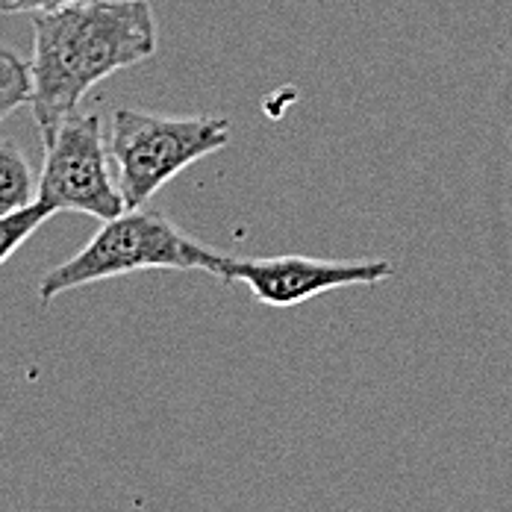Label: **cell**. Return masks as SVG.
I'll use <instances>...</instances> for the list:
<instances>
[{
    "instance_id": "1",
    "label": "cell",
    "mask_w": 512,
    "mask_h": 512,
    "mask_svg": "<svg viewBox=\"0 0 512 512\" xmlns=\"http://www.w3.org/2000/svg\"><path fill=\"white\" fill-rule=\"evenodd\" d=\"M148 0H80L33 15L30 109L42 142L109 74L156 53Z\"/></svg>"
},
{
    "instance_id": "7",
    "label": "cell",
    "mask_w": 512,
    "mask_h": 512,
    "mask_svg": "<svg viewBox=\"0 0 512 512\" xmlns=\"http://www.w3.org/2000/svg\"><path fill=\"white\" fill-rule=\"evenodd\" d=\"M33 80H30V62L9 48L0 45V121L9 118L18 106L30 103Z\"/></svg>"
},
{
    "instance_id": "5",
    "label": "cell",
    "mask_w": 512,
    "mask_h": 512,
    "mask_svg": "<svg viewBox=\"0 0 512 512\" xmlns=\"http://www.w3.org/2000/svg\"><path fill=\"white\" fill-rule=\"evenodd\" d=\"M395 268L386 259L365 262H333L312 256H268V259H236L230 256L227 283H245L259 304L289 309L315 295L345 289V286H374L392 277Z\"/></svg>"
},
{
    "instance_id": "8",
    "label": "cell",
    "mask_w": 512,
    "mask_h": 512,
    "mask_svg": "<svg viewBox=\"0 0 512 512\" xmlns=\"http://www.w3.org/2000/svg\"><path fill=\"white\" fill-rule=\"evenodd\" d=\"M48 218H53V212L45 204L27 206V209H18L12 215H3L0 218V265L15 254Z\"/></svg>"
},
{
    "instance_id": "3",
    "label": "cell",
    "mask_w": 512,
    "mask_h": 512,
    "mask_svg": "<svg viewBox=\"0 0 512 512\" xmlns=\"http://www.w3.org/2000/svg\"><path fill=\"white\" fill-rule=\"evenodd\" d=\"M227 142L230 121L212 115L171 118L118 106L106 127V148L127 209L148 204L168 180Z\"/></svg>"
},
{
    "instance_id": "4",
    "label": "cell",
    "mask_w": 512,
    "mask_h": 512,
    "mask_svg": "<svg viewBox=\"0 0 512 512\" xmlns=\"http://www.w3.org/2000/svg\"><path fill=\"white\" fill-rule=\"evenodd\" d=\"M112 168L101 115L77 109L45 139L39 204L109 221L127 209Z\"/></svg>"
},
{
    "instance_id": "2",
    "label": "cell",
    "mask_w": 512,
    "mask_h": 512,
    "mask_svg": "<svg viewBox=\"0 0 512 512\" xmlns=\"http://www.w3.org/2000/svg\"><path fill=\"white\" fill-rule=\"evenodd\" d=\"M230 256L215 254L198 239L186 236L159 209L136 206L103 221L101 230L62 265L51 268L39 283V301L51 304L59 295L101 280L136 271H206L227 283Z\"/></svg>"
},
{
    "instance_id": "9",
    "label": "cell",
    "mask_w": 512,
    "mask_h": 512,
    "mask_svg": "<svg viewBox=\"0 0 512 512\" xmlns=\"http://www.w3.org/2000/svg\"><path fill=\"white\" fill-rule=\"evenodd\" d=\"M68 3H80V0H0V15H21V12L39 15V12L62 9Z\"/></svg>"
},
{
    "instance_id": "6",
    "label": "cell",
    "mask_w": 512,
    "mask_h": 512,
    "mask_svg": "<svg viewBox=\"0 0 512 512\" xmlns=\"http://www.w3.org/2000/svg\"><path fill=\"white\" fill-rule=\"evenodd\" d=\"M39 201V180L27 154L0 139V218L18 209H27Z\"/></svg>"
}]
</instances>
